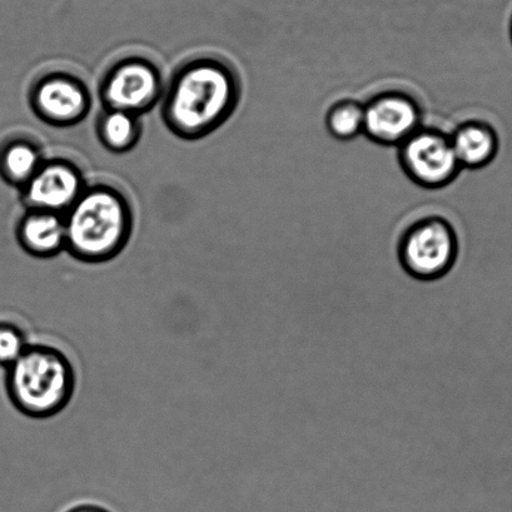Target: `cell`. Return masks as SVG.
Returning a JSON list of instances; mask_svg holds the SVG:
<instances>
[{"label":"cell","instance_id":"6da1fadb","mask_svg":"<svg viewBox=\"0 0 512 512\" xmlns=\"http://www.w3.org/2000/svg\"><path fill=\"white\" fill-rule=\"evenodd\" d=\"M242 83L235 66L216 53H197L182 61L164 88V126L185 141H198L222 127L236 112Z\"/></svg>","mask_w":512,"mask_h":512},{"label":"cell","instance_id":"7a4b0ae2","mask_svg":"<svg viewBox=\"0 0 512 512\" xmlns=\"http://www.w3.org/2000/svg\"><path fill=\"white\" fill-rule=\"evenodd\" d=\"M64 218L66 251L84 263H104L121 255L136 223L128 192L117 182L101 178L87 183Z\"/></svg>","mask_w":512,"mask_h":512},{"label":"cell","instance_id":"3957f363","mask_svg":"<svg viewBox=\"0 0 512 512\" xmlns=\"http://www.w3.org/2000/svg\"><path fill=\"white\" fill-rule=\"evenodd\" d=\"M4 385L9 401L24 416L49 419L71 402L76 374L68 357L56 347L28 345L6 369Z\"/></svg>","mask_w":512,"mask_h":512},{"label":"cell","instance_id":"277c9868","mask_svg":"<svg viewBox=\"0 0 512 512\" xmlns=\"http://www.w3.org/2000/svg\"><path fill=\"white\" fill-rule=\"evenodd\" d=\"M166 81L161 64L143 52H127L104 68L98 83L102 108L141 116L161 103Z\"/></svg>","mask_w":512,"mask_h":512},{"label":"cell","instance_id":"5b68a950","mask_svg":"<svg viewBox=\"0 0 512 512\" xmlns=\"http://www.w3.org/2000/svg\"><path fill=\"white\" fill-rule=\"evenodd\" d=\"M459 256L454 226L441 216H427L406 228L397 246L402 270L420 282L449 275Z\"/></svg>","mask_w":512,"mask_h":512},{"label":"cell","instance_id":"8992f818","mask_svg":"<svg viewBox=\"0 0 512 512\" xmlns=\"http://www.w3.org/2000/svg\"><path fill=\"white\" fill-rule=\"evenodd\" d=\"M28 103L34 116L48 126H77L91 112V88L81 73L68 67L39 71L29 83Z\"/></svg>","mask_w":512,"mask_h":512},{"label":"cell","instance_id":"52a82bcc","mask_svg":"<svg viewBox=\"0 0 512 512\" xmlns=\"http://www.w3.org/2000/svg\"><path fill=\"white\" fill-rule=\"evenodd\" d=\"M399 162L405 175L427 190L449 186L462 169L449 134L432 128L421 127L400 144Z\"/></svg>","mask_w":512,"mask_h":512},{"label":"cell","instance_id":"ba28073f","mask_svg":"<svg viewBox=\"0 0 512 512\" xmlns=\"http://www.w3.org/2000/svg\"><path fill=\"white\" fill-rule=\"evenodd\" d=\"M88 182L77 159L57 154L47 157L32 180L19 191L24 207L64 215L82 195Z\"/></svg>","mask_w":512,"mask_h":512},{"label":"cell","instance_id":"9c48e42d","mask_svg":"<svg viewBox=\"0 0 512 512\" xmlns=\"http://www.w3.org/2000/svg\"><path fill=\"white\" fill-rule=\"evenodd\" d=\"M364 134L381 146L404 143L421 128L422 113L419 103L410 94L387 91L376 94L364 103Z\"/></svg>","mask_w":512,"mask_h":512},{"label":"cell","instance_id":"30bf717a","mask_svg":"<svg viewBox=\"0 0 512 512\" xmlns=\"http://www.w3.org/2000/svg\"><path fill=\"white\" fill-rule=\"evenodd\" d=\"M16 237L29 256L43 260L56 257L66 251V218L62 213L26 208L17 222Z\"/></svg>","mask_w":512,"mask_h":512},{"label":"cell","instance_id":"8fae6325","mask_svg":"<svg viewBox=\"0 0 512 512\" xmlns=\"http://www.w3.org/2000/svg\"><path fill=\"white\" fill-rule=\"evenodd\" d=\"M46 158L43 144L37 137L26 132L14 133L0 144V177L21 190Z\"/></svg>","mask_w":512,"mask_h":512},{"label":"cell","instance_id":"7c38bea8","mask_svg":"<svg viewBox=\"0 0 512 512\" xmlns=\"http://www.w3.org/2000/svg\"><path fill=\"white\" fill-rule=\"evenodd\" d=\"M450 138L462 169H479L487 166L495 158L496 133L484 122L461 123Z\"/></svg>","mask_w":512,"mask_h":512},{"label":"cell","instance_id":"4fadbf2b","mask_svg":"<svg viewBox=\"0 0 512 512\" xmlns=\"http://www.w3.org/2000/svg\"><path fill=\"white\" fill-rule=\"evenodd\" d=\"M142 133V119L137 114L102 108L97 116L96 134L99 142L109 152H131L141 141Z\"/></svg>","mask_w":512,"mask_h":512},{"label":"cell","instance_id":"5bb4252c","mask_svg":"<svg viewBox=\"0 0 512 512\" xmlns=\"http://www.w3.org/2000/svg\"><path fill=\"white\" fill-rule=\"evenodd\" d=\"M364 103L344 99L328 109L326 128L337 141L349 142L364 134Z\"/></svg>","mask_w":512,"mask_h":512},{"label":"cell","instance_id":"9a60e30c","mask_svg":"<svg viewBox=\"0 0 512 512\" xmlns=\"http://www.w3.org/2000/svg\"><path fill=\"white\" fill-rule=\"evenodd\" d=\"M26 335L11 322L0 321V367L8 369L28 347Z\"/></svg>","mask_w":512,"mask_h":512},{"label":"cell","instance_id":"2e32d148","mask_svg":"<svg viewBox=\"0 0 512 512\" xmlns=\"http://www.w3.org/2000/svg\"><path fill=\"white\" fill-rule=\"evenodd\" d=\"M64 512H112L107 507L97 504H79Z\"/></svg>","mask_w":512,"mask_h":512}]
</instances>
